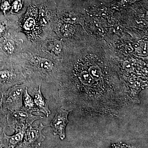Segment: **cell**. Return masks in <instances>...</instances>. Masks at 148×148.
<instances>
[{"label":"cell","mask_w":148,"mask_h":148,"mask_svg":"<svg viewBox=\"0 0 148 148\" xmlns=\"http://www.w3.org/2000/svg\"><path fill=\"white\" fill-rule=\"evenodd\" d=\"M47 126L43 125L42 123L39 124L30 125L25 131L24 138L17 147L35 148L40 146L45 137L43 134L42 131Z\"/></svg>","instance_id":"obj_2"},{"label":"cell","mask_w":148,"mask_h":148,"mask_svg":"<svg viewBox=\"0 0 148 148\" xmlns=\"http://www.w3.org/2000/svg\"><path fill=\"white\" fill-rule=\"evenodd\" d=\"M41 84H40L38 89L35 88L33 92V98L36 106L39 110V112L42 113L46 116H49L51 112L49 108V104L42 93Z\"/></svg>","instance_id":"obj_5"},{"label":"cell","mask_w":148,"mask_h":148,"mask_svg":"<svg viewBox=\"0 0 148 148\" xmlns=\"http://www.w3.org/2000/svg\"><path fill=\"white\" fill-rule=\"evenodd\" d=\"M3 49L5 51L9 54H12L14 50V44L11 40L7 41L5 45L3 47Z\"/></svg>","instance_id":"obj_11"},{"label":"cell","mask_w":148,"mask_h":148,"mask_svg":"<svg viewBox=\"0 0 148 148\" xmlns=\"http://www.w3.org/2000/svg\"><path fill=\"white\" fill-rule=\"evenodd\" d=\"M28 86L26 83L15 85L9 89L5 96L4 103L10 111L21 110L23 106L24 90Z\"/></svg>","instance_id":"obj_3"},{"label":"cell","mask_w":148,"mask_h":148,"mask_svg":"<svg viewBox=\"0 0 148 148\" xmlns=\"http://www.w3.org/2000/svg\"><path fill=\"white\" fill-rule=\"evenodd\" d=\"M21 109L32 113L34 112H39L33 97L28 92V86L26 88L23 93V106Z\"/></svg>","instance_id":"obj_7"},{"label":"cell","mask_w":148,"mask_h":148,"mask_svg":"<svg viewBox=\"0 0 148 148\" xmlns=\"http://www.w3.org/2000/svg\"><path fill=\"white\" fill-rule=\"evenodd\" d=\"M51 50L53 51L55 53L58 54L60 53L61 51V49H62V46L61 42L58 40H54L52 45L51 47Z\"/></svg>","instance_id":"obj_12"},{"label":"cell","mask_w":148,"mask_h":148,"mask_svg":"<svg viewBox=\"0 0 148 148\" xmlns=\"http://www.w3.org/2000/svg\"><path fill=\"white\" fill-rule=\"evenodd\" d=\"M21 7V1L19 0L16 1L13 4V8L14 11H18Z\"/></svg>","instance_id":"obj_13"},{"label":"cell","mask_w":148,"mask_h":148,"mask_svg":"<svg viewBox=\"0 0 148 148\" xmlns=\"http://www.w3.org/2000/svg\"><path fill=\"white\" fill-rule=\"evenodd\" d=\"M44 117L33 115L32 113L21 109L18 110L10 111L8 116V125L15 132L26 130L28 127L38 120Z\"/></svg>","instance_id":"obj_1"},{"label":"cell","mask_w":148,"mask_h":148,"mask_svg":"<svg viewBox=\"0 0 148 148\" xmlns=\"http://www.w3.org/2000/svg\"><path fill=\"white\" fill-rule=\"evenodd\" d=\"M4 30V27H3L2 25H0V34H1Z\"/></svg>","instance_id":"obj_14"},{"label":"cell","mask_w":148,"mask_h":148,"mask_svg":"<svg viewBox=\"0 0 148 148\" xmlns=\"http://www.w3.org/2000/svg\"><path fill=\"white\" fill-rule=\"evenodd\" d=\"M26 130H21L15 132V133L11 136H8L5 134V137L6 140H7L8 147H17V146L22 142Z\"/></svg>","instance_id":"obj_8"},{"label":"cell","mask_w":148,"mask_h":148,"mask_svg":"<svg viewBox=\"0 0 148 148\" xmlns=\"http://www.w3.org/2000/svg\"><path fill=\"white\" fill-rule=\"evenodd\" d=\"M36 26V22L34 17H29L27 18L26 21L24 22V28L28 32H33L34 30L35 27Z\"/></svg>","instance_id":"obj_10"},{"label":"cell","mask_w":148,"mask_h":148,"mask_svg":"<svg viewBox=\"0 0 148 148\" xmlns=\"http://www.w3.org/2000/svg\"><path fill=\"white\" fill-rule=\"evenodd\" d=\"M88 71H86L92 78L95 79H100L103 75L102 69L99 65L95 64H90L89 67H88Z\"/></svg>","instance_id":"obj_9"},{"label":"cell","mask_w":148,"mask_h":148,"mask_svg":"<svg viewBox=\"0 0 148 148\" xmlns=\"http://www.w3.org/2000/svg\"><path fill=\"white\" fill-rule=\"evenodd\" d=\"M70 112L59 108L50 123V125L53 129V135H58L61 140H64L66 137L65 130L69 122L68 116Z\"/></svg>","instance_id":"obj_4"},{"label":"cell","mask_w":148,"mask_h":148,"mask_svg":"<svg viewBox=\"0 0 148 148\" xmlns=\"http://www.w3.org/2000/svg\"><path fill=\"white\" fill-rule=\"evenodd\" d=\"M33 65L41 71L50 72L53 70L54 64L49 59L40 56H35L32 59Z\"/></svg>","instance_id":"obj_6"}]
</instances>
